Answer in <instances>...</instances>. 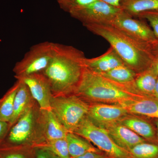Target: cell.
Wrapping results in <instances>:
<instances>
[{
  "mask_svg": "<svg viewBox=\"0 0 158 158\" xmlns=\"http://www.w3.org/2000/svg\"><path fill=\"white\" fill-rule=\"evenodd\" d=\"M84 52L72 46L55 43L50 62L42 73L53 96L74 93L85 67Z\"/></svg>",
  "mask_w": 158,
  "mask_h": 158,
  "instance_id": "6da1fadb",
  "label": "cell"
},
{
  "mask_svg": "<svg viewBox=\"0 0 158 158\" xmlns=\"http://www.w3.org/2000/svg\"><path fill=\"white\" fill-rule=\"evenodd\" d=\"M84 26L91 33L106 40L125 65L137 74L149 68L157 55L155 51L111 25L92 24Z\"/></svg>",
  "mask_w": 158,
  "mask_h": 158,
  "instance_id": "7a4b0ae2",
  "label": "cell"
},
{
  "mask_svg": "<svg viewBox=\"0 0 158 158\" xmlns=\"http://www.w3.org/2000/svg\"><path fill=\"white\" fill-rule=\"evenodd\" d=\"M74 94L84 100L117 104L144 95L135 87L115 83L86 67Z\"/></svg>",
  "mask_w": 158,
  "mask_h": 158,
  "instance_id": "3957f363",
  "label": "cell"
},
{
  "mask_svg": "<svg viewBox=\"0 0 158 158\" xmlns=\"http://www.w3.org/2000/svg\"><path fill=\"white\" fill-rule=\"evenodd\" d=\"M90 106L74 94L53 96L51 110L68 132H73L88 115Z\"/></svg>",
  "mask_w": 158,
  "mask_h": 158,
  "instance_id": "277c9868",
  "label": "cell"
},
{
  "mask_svg": "<svg viewBox=\"0 0 158 158\" xmlns=\"http://www.w3.org/2000/svg\"><path fill=\"white\" fill-rule=\"evenodd\" d=\"M40 111V108L36 102L19 117L10 128L3 140L9 144L6 146H27L33 148L39 141Z\"/></svg>",
  "mask_w": 158,
  "mask_h": 158,
  "instance_id": "5b68a950",
  "label": "cell"
},
{
  "mask_svg": "<svg viewBox=\"0 0 158 158\" xmlns=\"http://www.w3.org/2000/svg\"><path fill=\"white\" fill-rule=\"evenodd\" d=\"M73 133L91 142L109 158H132L129 152L114 142L106 129L95 124L87 116Z\"/></svg>",
  "mask_w": 158,
  "mask_h": 158,
  "instance_id": "8992f818",
  "label": "cell"
},
{
  "mask_svg": "<svg viewBox=\"0 0 158 158\" xmlns=\"http://www.w3.org/2000/svg\"><path fill=\"white\" fill-rule=\"evenodd\" d=\"M55 43L44 41L31 47L21 60L15 65V78L42 73L48 66L53 55Z\"/></svg>",
  "mask_w": 158,
  "mask_h": 158,
  "instance_id": "52a82bcc",
  "label": "cell"
},
{
  "mask_svg": "<svg viewBox=\"0 0 158 158\" xmlns=\"http://www.w3.org/2000/svg\"><path fill=\"white\" fill-rule=\"evenodd\" d=\"M110 25L158 53V39L145 20L133 17L121 10Z\"/></svg>",
  "mask_w": 158,
  "mask_h": 158,
  "instance_id": "ba28073f",
  "label": "cell"
},
{
  "mask_svg": "<svg viewBox=\"0 0 158 158\" xmlns=\"http://www.w3.org/2000/svg\"><path fill=\"white\" fill-rule=\"evenodd\" d=\"M121 9L97 0L87 6L73 11L69 15L83 23L86 24H110Z\"/></svg>",
  "mask_w": 158,
  "mask_h": 158,
  "instance_id": "9c48e42d",
  "label": "cell"
},
{
  "mask_svg": "<svg viewBox=\"0 0 158 158\" xmlns=\"http://www.w3.org/2000/svg\"><path fill=\"white\" fill-rule=\"evenodd\" d=\"M27 86L33 98L41 110H51V100L52 98L50 85L43 73L34 74L20 78Z\"/></svg>",
  "mask_w": 158,
  "mask_h": 158,
  "instance_id": "30bf717a",
  "label": "cell"
},
{
  "mask_svg": "<svg viewBox=\"0 0 158 158\" xmlns=\"http://www.w3.org/2000/svg\"><path fill=\"white\" fill-rule=\"evenodd\" d=\"M68 133L52 110L40 109L39 116V140L36 145L44 141L65 138Z\"/></svg>",
  "mask_w": 158,
  "mask_h": 158,
  "instance_id": "8fae6325",
  "label": "cell"
},
{
  "mask_svg": "<svg viewBox=\"0 0 158 158\" xmlns=\"http://www.w3.org/2000/svg\"><path fill=\"white\" fill-rule=\"evenodd\" d=\"M128 113L120 105L101 104L90 106L87 116L95 124L102 127L120 121Z\"/></svg>",
  "mask_w": 158,
  "mask_h": 158,
  "instance_id": "7c38bea8",
  "label": "cell"
},
{
  "mask_svg": "<svg viewBox=\"0 0 158 158\" xmlns=\"http://www.w3.org/2000/svg\"><path fill=\"white\" fill-rule=\"evenodd\" d=\"M108 131L114 142L119 147L129 152L138 144L145 142V140L119 122L101 127Z\"/></svg>",
  "mask_w": 158,
  "mask_h": 158,
  "instance_id": "4fadbf2b",
  "label": "cell"
},
{
  "mask_svg": "<svg viewBox=\"0 0 158 158\" xmlns=\"http://www.w3.org/2000/svg\"><path fill=\"white\" fill-rule=\"evenodd\" d=\"M117 104L124 107L129 113L143 115L158 119V98L144 95Z\"/></svg>",
  "mask_w": 158,
  "mask_h": 158,
  "instance_id": "5bb4252c",
  "label": "cell"
},
{
  "mask_svg": "<svg viewBox=\"0 0 158 158\" xmlns=\"http://www.w3.org/2000/svg\"><path fill=\"white\" fill-rule=\"evenodd\" d=\"M123 65H125L124 62L111 46L101 56L91 59L86 58L85 61L86 68L99 74L107 72Z\"/></svg>",
  "mask_w": 158,
  "mask_h": 158,
  "instance_id": "9a60e30c",
  "label": "cell"
},
{
  "mask_svg": "<svg viewBox=\"0 0 158 158\" xmlns=\"http://www.w3.org/2000/svg\"><path fill=\"white\" fill-rule=\"evenodd\" d=\"M18 80L20 81V85L15 98L13 115L9 123L10 128L27 110L37 102L33 98L27 86L22 81Z\"/></svg>",
  "mask_w": 158,
  "mask_h": 158,
  "instance_id": "2e32d148",
  "label": "cell"
},
{
  "mask_svg": "<svg viewBox=\"0 0 158 158\" xmlns=\"http://www.w3.org/2000/svg\"><path fill=\"white\" fill-rule=\"evenodd\" d=\"M66 139L71 158L76 157L90 152H102L92 145L90 141L75 133L68 132Z\"/></svg>",
  "mask_w": 158,
  "mask_h": 158,
  "instance_id": "e0dca14e",
  "label": "cell"
},
{
  "mask_svg": "<svg viewBox=\"0 0 158 158\" xmlns=\"http://www.w3.org/2000/svg\"><path fill=\"white\" fill-rule=\"evenodd\" d=\"M119 122L145 140H155L154 130L152 126L147 121L137 117L127 116Z\"/></svg>",
  "mask_w": 158,
  "mask_h": 158,
  "instance_id": "ac0fdd59",
  "label": "cell"
},
{
  "mask_svg": "<svg viewBox=\"0 0 158 158\" xmlns=\"http://www.w3.org/2000/svg\"><path fill=\"white\" fill-rule=\"evenodd\" d=\"M158 77L150 68L137 73L134 85L136 90L144 95L153 97Z\"/></svg>",
  "mask_w": 158,
  "mask_h": 158,
  "instance_id": "d6986e66",
  "label": "cell"
},
{
  "mask_svg": "<svg viewBox=\"0 0 158 158\" xmlns=\"http://www.w3.org/2000/svg\"><path fill=\"white\" fill-rule=\"evenodd\" d=\"M100 74L118 84L135 87L134 82L137 73L126 65H120Z\"/></svg>",
  "mask_w": 158,
  "mask_h": 158,
  "instance_id": "ffe728a7",
  "label": "cell"
},
{
  "mask_svg": "<svg viewBox=\"0 0 158 158\" xmlns=\"http://www.w3.org/2000/svg\"><path fill=\"white\" fill-rule=\"evenodd\" d=\"M120 9L136 18L144 11L158 10V0H125Z\"/></svg>",
  "mask_w": 158,
  "mask_h": 158,
  "instance_id": "44dd1931",
  "label": "cell"
},
{
  "mask_svg": "<svg viewBox=\"0 0 158 158\" xmlns=\"http://www.w3.org/2000/svg\"><path fill=\"white\" fill-rule=\"evenodd\" d=\"M20 85L17 80L13 86L0 99V120L9 123L13 113L15 98Z\"/></svg>",
  "mask_w": 158,
  "mask_h": 158,
  "instance_id": "7402d4cb",
  "label": "cell"
},
{
  "mask_svg": "<svg viewBox=\"0 0 158 158\" xmlns=\"http://www.w3.org/2000/svg\"><path fill=\"white\" fill-rule=\"evenodd\" d=\"M33 148L48 150L61 158H71L66 138L44 141L35 145Z\"/></svg>",
  "mask_w": 158,
  "mask_h": 158,
  "instance_id": "603a6c76",
  "label": "cell"
},
{
  "mask_svg": "<svg viewBox=\"0 0 158 158\" xmlns=\"http://www.w3.org/2000/svg\"><path fill=\"white\" fill-rule=\"evenodd\" d=\"M132 158H158V144L142 142L129 151Z\"/></svg>",
  "mask_w": 158,
  "mask_h": 158,
  "instance_id": "cb8c5ba5",
  "label": "cell"
},
{
  "mask_svg": "<svg viewBox=\"0 0 158 158\" xmlns=\"http://www.w3.org/2000/svg\"><path fill=\"white\" fill-rule=\"evenodd\" d=\"M60 9L70 14L97 0H56Z\"/></svg>",
  "mask_w": 158,
  "mask_h": 158,
  "instance_id": "d4e9b609",
  "label": "cell"
},
{
  "mask_svg": "<svg viewBox=\"0 0 158 158\" xmlns=\"http://www.w3.org/2000/svg\"><path fill=\"white\" fill-rule=\"evenodd\" d=\"M136 18L142 19L148 22L158 39V10L144 11Z\"/></svg>",
  "mask_w": 158,
  "mask_h": 158,
  "instance_id": "484cf974",
  "label": "cell"
},
{
  "mask_svg": "<svg viewBox=\"0 0 158 158\" xmlns=\"http://www.w3.org/2000/svg\"><path fill=\"white\" fill-rule=\"evenodd\" d=\"M22 146H5L0 148L3 152L1 156L3 158H27L24 153L21 151Z\"/></svg>",
  "mask_w": 158,
  "mask_h": 158,
  "instance_id": "4316f807",
  "label": "cell"
},
{
  "mask_svg": "<svg viewBox=\"0 0 158 158\" xmlns=\"http://www.w3.org/2000/svg\"><path fill=\"white\" fill-rule=\"evenodd\" d=\"M35 158H61L48 150L34 148Z\"/></svg>",
  "mask_w": 158,
  "mask_h": 158,
  "instance_id": "83f0119b",
  "label": "cell"
},
{
  "mask_svg": "<svg viewBox=\"0 0 158 158\" xmlns=\"http://www.w3.org/2000/svg\"><path fill=\"white\" fill-rule=\"evenodd\" d=\"M9 128L10 127L9 123L0 120V143L6 137Z\"/></svg>",
  "mask_w": 158,
  "mask_h": 158,
  "instance_id": "f1b7e54d",
  "label": "cell"
},
{
  "mask_svg": "<svg viewBox=\"0 0 158 158\" xmlns=\"http://www.w3.org/2000/svg\"><path fill=\"white\" fill-rule=\"evenodd\" d=\"M73 158H109L106 154L103 155L101 152H88L79 156Z\"/></svg>",
  "mask_w": 158,
  "mask_h": 158,
  "instance_id": "f546056e",
  "label": "cell"
},
{
  "mask_svg": "<svg viewBox=\"0 0 158 158\" xmlns=\"http://www.w3.org/2000/svg\"><path fill=\"white\" fill-rule=\"evenodd\" d=\"M100 1H102L112 6L120 8L122 3L125 0H100Z\"/></svg>",
  "mask_w": 158,
  "mask_h": 158,
  "instance_id": "4dcf8cb0",
  "label": "cell"
},
{
  "mask_svg": "<svg viewBox=\"0 0 158 158\" xmlns=\"http://www.w3.org/2000/svg\"><path fill=\"white\" fill-rule=\"evenodd\" d=\"M150 68L158 77V55L153 62Z\"/></svg>",
  "mask_w": 158,
  "mask_h": 158,
  "instance_id": "1f68e13d",
  "label": "cell"
},
{
  "mask_svg": "<svg viewBox=\"0 0 158 158\" xmlns=\"http://www.w3.org/2000/svg\"><path fill=\"white\" fill-rule=\"evenodd\" d=\"M154 97L158 98V79L157 81L156 85L155 90L153 95Z\"/></svg>",
  "mask_w": 158,
  "mask_h": 158,
  "instance_id": "d6a6232c",
  "label": "cell"
},
{
  "mask_svg": "<svg viewBox=\"0 0 158 158\" xmlns=\"http://www.w3.org/2000/svg\"><path fill=\"white\" fill-rule=\"evenodd\" d=\"M156 125L157 130V139L158 141V119L156 121Z\"/></svg>",
  "mask_w": 158,
  "mask_h": 158,
  "instance_id": "836d02e7",
  "label": "cell"
},
{
  "mask_svg": "<svg viewBox=\"0 0 158 158\" xmlns=\"http://www.w3.org/2000/svg\"><path fill=\"white\" fill-rule=\"evenodd\" d=\"M158 55V54H157V55Z\"/></svg>",
  "mask_w": 158,
  "mask_h": 158,
  "instance_id": "e575fe53",
  "label": "cell"
}]
</instances>
